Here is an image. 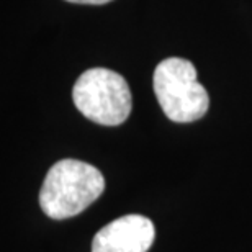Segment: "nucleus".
Returning a JSON list of instances; mask_svg holds the SVG:
<instances>
[{"label": "nucleus", "instance_id": "f257e3e1", "mask_svg": "<svg viewBox=\"0 0 252 252\" xmlns=\"http://www.w3.org/2000/svg\"><path fill=\"white\" fill-rule=\"evenodd\" d=\"M105 190L102 172L84 160L63 159L48 170L39 206L51 220H67L89 208Z\"/></svg>", "mask_w": 252, "mask_h": 252}, {"label": "nucleus", "instance_id": "f03ea898", "mask_svg": "<svg viewBox=\"0 0 252 252\" xmlns=\"http://www.w3.org/2000/svg\"><path fill=\"white\" fill-rule=\"evenodd\" d=\"M153 85L162 112L175 123L196 122L208 112V94L196 80L195 65L187 59L160 61L154 70Z\"/></svg>", "mask_w": 252, "mask_h": 252}, {"label": "nucleus", "instance_id": "7ed1b4c3", "mask_svg": "<svg viewBox=\"0 0 252 252\" xmlns=\"http://www.w3.org/2000/svg\"><path fill=\"white\" fill-rule=\"evenodd\" d=\"M72 100L85 118L103 126L125 123L133 107L125 77L105 67H92L80 74L74 84Z\"/></svg>", "mask_w": 252, "mask_h": 252}, {"label": "nucleus", "instance_id": "20e7f679", "mask_svg": "<svg viewBox=\"0 0 252 252\" xmlns=\"http://www.w3.org/2000/svg\"><path fill=\"white\" fill-rule=\"evenodd\" d=\"M154 224L143 215H126L95 234L92 252H148L154 243Z\"/></svg>", "mask_w": 252, "mask_h": 252}, {"label": "nucleus", "instance_id": "39448f33", "mask_svg": "<svg viewBox=\"0 0 252 252\" xmlns=\"http://www.w3.org/2000/svg\"><path fill=\"white\" fill-rule=\"evenodd\" d=\"M65 2H72V3H89V5H103V3L112 2V0H65Z\"/></svg>", "mask_w": 252, "mask_h": 252}]
</instances>
